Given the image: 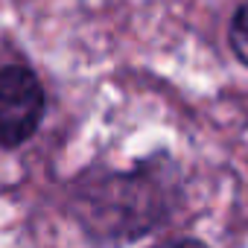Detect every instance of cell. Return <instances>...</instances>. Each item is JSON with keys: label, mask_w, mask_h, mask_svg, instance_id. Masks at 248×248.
<instances>
[{"label": "cell", "mask_w": 248, "mask_h": 248, "mask_svg": "<svg viewBox=\"0 0 248 248\" xmlns=\"http://www.w3.org/2000/svg\"><path fill=\"white\" fill-rule=\"evenodd\" d=\"M76 204L85 228L96 236L129 239L149 231L164 213V181L146 170L82 181Z\"/></svg>", "instance_id": "1"}, {"label": "cell", "mask_w": 248, "mask_h": 248, "mask_svg": "<svg viewBox=\"0 0 248 248\" xmlns=\"http://www.w3.org/2000/svg\"><path fill=\"white\" fill-rule=\"evenodd\" d=\"M44 117V85L24 64L0 70V146L27 143Z\"/></svg>", "instance_id": "2"}, {"label": "cell", "mask_w": 248, "mask_h": 248, "mask_svg": "<svg viewBox=\"0 0 248 248\" xmlns=\"http://www.w3.org/2000/svg\"><path fill=\"white\" fill-rule=\"evenodd\" d=\"M231 50L242 64H248V3H242L231 21Z\"/></svg>", "instance_id": "3"}]
</instances>
